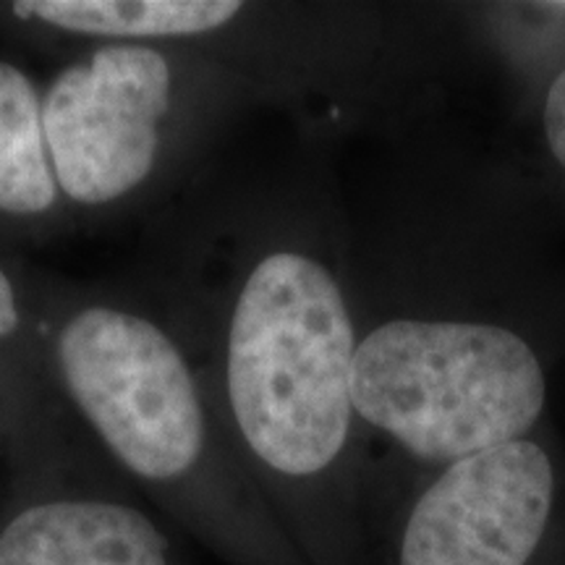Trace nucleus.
<instances>
[{"mask_svg": "<svg viewBox=\"0 0 565 565\" xmlns=\"http://www.w3.org/2000/svg\"><path fill=\"white\" fill-rule=\"evenodd\" d=\"M145 291L194 353L246 477L315 498L362 433L356 280L320 175L204 181L162 210Z\"/></svg>", "mask_w": 565, "mask_h": 565, "instance_id": "1", "label": "nucleus"}, {"mask_svg": "<svg viewBox=\"0 0 565 565\" xmlns=\"http://www.w3.org/2000/svg\"><path fill=\"white\" fill-rule=\"evenodd\" d=\"M26 278L53 391L100 454L168 521L254 553L249 477L171 317L139 286Z\"/></svg>", "mask_w": 565, "mask_h": 565, "instance_id": "2", "label": "nucleus"}, {"mask_svg": "<svg viewBox=\"0 0 565 565\" xmlns=\"http://www.w3.org/2000/svg\"><path fill=\"white\" fill-rule=\"evenodd\" d=\"M249 84L194 51L97 42L42 79V126L76 228L162 212L204 171Z\"/></svg>", "mask_w": 565, "mask_h": 565, "instance_id": "3", "label": "nucleus"}, {"mask_svg": "<svg viewBox=\"0 0 565 565\" xmlns=\"http://www.w3.org/2000/svg\"><path fill=\"white\" fill-rule=\"evenodd\" d=\"M359 427L450 466L532 437L547 412L545 335L524 317L395 312L356 301Z\"/></svg>", "mask_w": 565, "mask_h": 565, "instance_id": "4", "label": "nucleus"}, {"mask_svg": "<svg viewBox=\"0 0 565 565\" xmlns=\"http://www.w3.org/2000/svg\"><path fill=\"white\" fill-rule=\"evenodd\" d=\"M0 40L68 53L97 42H154L194 51L294 110L341 108L364 95L370 34L343 6L242 0H0Z\"/></svg>", "mask_w": 565, "mask_h": 565, "instance_id": "5", "label": "nucleus"}, {"mask_svg": "<svg viewBox=\"0 0 565 565\" xmlns=\"http://www.w3.org/2000/svg\"><path fill=\"white\" fill-rule=\"evenodd\" d=\"M0 565H186L168 519L58 398L6 456Z\"/></svg>", "mask_w": 565, "mask_h": 565, "instance_id": "6", "label": "nucleus"}, {"mask_svg": "<svg viewBox=\"0 0 565 565\" xmlns=\"http://www.w3.org/2000/svg\"><path fill=\"white\" fill-rule=\"evenodd\" d=\"M553 503L555 466L534 437L466 456L414 503L398 565H529Z\"/></svg>", "mask_w": 565, "mask_h": 565, "instance_id": "7", "label": "nucleus"}, {"mask_svg": "<svg viewBox=\"0 0 565 565\" xmlns=\"http://www.w3.org/2000/svg\"><path fill=\"white\" fill-rule=\"evenodd\" d=\"M74 231L47 152L42 79L0 55V249L55 242Z\"/></svg>", "mask_w": 565, "mask_h": 565, "instance_id": "8", "label": "nucleus"}, {"mask_svg": "<svg viewBox=\"0 0 565 565\" xmlns=\"http://www.w3.org/2000/svg\"><path fill=\"white\" fill-rule=\"evenodd\" d=\"M58 401L34 322L26 263L0 249V454L32 433Z\"/></svg>", "mask_w": 565, "mask_h": 565, "instance_id": "9", "label": "nucleus"}, {"mask_svg": "<svg viewBox=\"0 0 565 565\" xmlns=\"http://www.w3.org/2000/svg\"><path fill=\"white\" fill-rule=\"evenodd\" d=\"M540 129L550 162L565 179V63L547 82L545 95H542Z\"/></svg>", "mask_w": 565, "mask_h": 565, "instance_id": "10", "label": "nucleus"}]
</instances>
